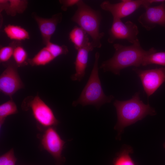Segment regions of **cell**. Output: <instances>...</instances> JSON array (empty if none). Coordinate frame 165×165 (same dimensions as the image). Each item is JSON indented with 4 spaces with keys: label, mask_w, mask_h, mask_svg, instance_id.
Segmentation results:
<instances>
[{
    "label": "cell",
    "mask_w": 165,
    "mask_h": 165,
    "mask_svg": "<svg viewBox=\"0 0 165 165\" xmlns=\"http://www.w3.org/2000/svg\"><path fill=\"white\" fill-rule=\"evenodd\" d=\"M115 50L112 57L104 61L100 66L104 72H110L119 75L121 71L130 66L138 67L141 65L144 57L156 52L154 47L145 50L141 47L139 40L132 45L126 46L119 43L113 45Z\"/></svg>",
    "instance_id": "cell-1"
},
{
    "label": "cell",
    "mask_w": 165,
    "mask_h": 165,
    "mask_svg": "<svg viewBox=\"0 0 165 165\" xmlns=\"http://www.w3.org/2000/svg\"><path fill=\"white\" fill-rule=\"evenodd\" d=\"M140 93L136 92L132 97L126 101L116 100L113 105L116 108L117 121L114 129L118 132V136L126 127L142 120L147 115L156 114L155 109L140 99Z\"/></svg>",
    "instance_id": "cell-2"
},
{
    "label": "cell",
    "mask_w": 165,
    "mask_h": 165,
    "mask_svg": "<svg viewBox=\"0 0 165 165\" xmlns=\"http://www.w3.org/2000/svg\"><path fill=\"white\" fill-rule=\"evenodd\" d=\"M100 53L96 52L95 61L89 79L79 98L72 104L74 106L79 104L84 106L88 105L99 108L106 103H110L114 98L112 95L107 96L104 94L98 75V62Z\"/></svg>",
    "instance_id": "cell-3"
},
{
    "label": "cell",
    "mask_w": 165,
    "mask_h": 165,
    "mask_svg": "<svg viewBox=\"0 0 165 165\" xmlns=\"http://www.w3.org/2000/svg\"><path fill=\"white\" fill-rule=\"evenodd\" d=\"M77 9L72 18V20L77 24L92 39L94 48L101 46V39L105 33L100 31L101 16L99 11L91 8L83 1L79 0L76 5Z\"/></svg>",
    "instance_id": "cell-4"
},
{
    "label": "cell",
    "mask_w": 165,
    "mask_h": 165,
    "mask_svg": "<svg viewBox=\"0 0 165 165\" xmlns=\"http://www.w3.org/2000/svg\"><path fill=\"white\" fill-rule=\"evenodd\" d=\"M26 100V105L31 108L34 117L38 123L47 128L58 124L59 122L52 109L38 95Z\"/></svg>",
    "instance_id": "cell-5"
},
{
    "label": "cell",
    "mask_w": 165,
    "mask_h": 165,
    "mask_svg": "<svg viewBox=\"0 0 165 165\" xmlns=\"http://www.w3.org/2000/svg\"><path fill=\"white\" fill-rule=\"evenodd\" d=\"M139 32L138 27L132 22L128 21L124 23L120 19L113 18L108 41L112 43L116 40L126 39L133 44L139 40Z\"/></svg>",
    "instance_id": "cell-6"
},
{
    "label": "cell",
    "mask_w": 165,
    "mask_h": 165,
    "mask_svg": "<svg viewBox=\"0 0 165 165\" xmlns=\"http://www.w3.org/2000/svg\"><path fill=\"white\" fill-rule=\"evenodd\" d=\"M132 70L140 78L148 97L165 82V67L145 70L134 68Z\"/></svg>",
    "instance_id": "cell-7"
},
{
    "label": "cell",
    "mask_w": 165,
    "mask_h": 165,
    "mask_svg": "<svg viewBox=\"0 0 165 165\" xmlns=\"http://www.w3.org/2000/svg\"><path fill=\"white\" fill-rule=\"evenodd\" d=\"M150 4L149 0H123L116 3L105 1L101 4L100 7L109 12L113 18L121 19L133 13L141 6L145 8Z\"/></svg>",
    "instance_id": "cell-8"
},
{
    "label": "cell",
    "mask_w": 165,
    "mask_h": 165,
    "mask_svg": "<svg viewBox=\"0 0 165 165\" xmlns=\"http://www.w3.org/2000/svg\"><path fill=\"white\" fill-rule=\"evenodd\" d=\"M41 143L43 148L52 156L58 165H61L64 161L62 153L65 142L54 127L47 128L42 137Z\"/></svg>",
    "instance_id": "cell-9"
},
{
    "label": "cell",
    "mask_w": 165,
    "mask_h": 165,
    "mask_svg": "<svg viewBox=\"0 0 165 165\" xmlns=\"http://www.w3.org/2000/svg\"><path fill=\"white\" fill-rule=\"evenodd\" d=\"M18 66L13 64L8 65L0 76V90L11 99L24 85L17 70Z\"/></svg>",
    "instance_id": "cell-10"
},
{
    "label": "cell",
    "mask_w": 165,
    "mask_h": 165,
    "mask_svg": "<svg viewBox=\"0 0 165 165\" xmlns=\"http://www.w3.org/2000/svg\"><path fill=\"white\" fill-rule=\"evenodd\" d=\"M145 11L139 17L138 21L147 31H150L157 25L165 27V4L149 6L145 8Z\"/></svg>",
    "instance_id": "cell-11"
},
{
    "label": "cell",
    "mask_w": 165,
    "mask_h": 165,
    "mask_svg": "<svg viewBox=\"0 0 165 165\" xmlns=\"http://www.w3.org/2000/svg\"><path fill=\"white\" fill-rule=\"evenodd\" d=\"M34 19L38 24L42 39L45 45L50 41L52 35L56 29L57 24L61 21L62 15L61 13H57L50 18H46L33 14Z\"/></svg>",
    "instance_id": "cell-12"
},
{
    "label": "cell",
    "mask_w": 165,
    "mask_h": 165,
    "mask_svg": "<svg viewBox=\"0 0 165 165\" xmlns=\"http://www.w3.org/2000/svg\"><path fill=\"white\" fill-rule=\"evenodd\" d=\"M94 48L91 42L86 46L80 48L77 53L74 62L75 73L71 76L73 81H80L85 74V71L87 66L89 53Z\"/></svg>",
    "instance_id": "cell-13"
},
{
    "label": "cell",
    "mask_w": 165,
    "mask_h": 165,
    "mask_svg": "<svg viewBox=\"0 0 165 165\" xmlns=\"http://www.w3.org/2000/svg\"><path fill=\"white\" fill-rule=\"evenodd\" d=\"M28 4V1L24 0H0V12L4 10L8 15L14 16L17 13H23Z\"/></svg>",
    "instance_id": "cell-14"
},
{
    "label": "cell",
    "mask_w": 165,
    "mask_h": 165,
    "mask_svg": "<svg viewBox=\"0 0 165 165\" xmlns=\"http://www.w3.org/2000/svg\"><path fill=\"white\" fill-rule=\"evenodd\" d=\"M88 34L80 27H74L70 32L69 38L75 49H79L87 46L90 43Z\"/></svg>",
    "instance_id": "cell-15"
},
{
    "label": "cell",
    "mask_w": 165,
    "mask_h": 165,
    "mask_svg": "<svg viewBox=\"0 0 165 165\" xmlns=\"http://www.w3.org/2000/svg\"><path fill=\"white\" fill-rule=\"evenodd\" d=\"M4 31L8 37L11 40L19 41L30 38L28 32L19 26L9 24L5 27Z\"/></svg>",
    "instance_id": "cell-16"
},
{
    "label": "cell",
    "mask_w": 165,
    "mask_h": 165,
    "mask_svg": "<svg viewBox=\"0 0 165 165\" xmlns=\"http://www.w3.org/2000/svg\"><path fill=\"white\" fill-rule=\"evenodd\" d=\"M54 59L45 47L41 50L33 57L29 58L28 63L32 66L46 65Z\"/></svg>",
    "instance_id": "cell-17"
},
{
    "label": "cell",
    "mask_w": 165,
    "mask_h": 165,
    "mask_svg": "<svg viewBox=\"0 0 165 165\" xmlns=\"http://www.w3.org/2000/svg\"><path fill=\"white\" fill-rule=\"evenodd\" d=\"M16 105L12 99L0 105V127H2L6 118L18 112Z\"/></svg>",
    "instance_id": "cell-18"
},
{
    "label": "cell",
    "mask_w": 165,
    "mask_h": 165,
    "mask_svg": "<svg viewBox=\"0 0 165 165\" xmlns=\"http://www.w3.org/2000/svg\"><path fill=\"white\" fill-rule=\"evenodd\" d=\"M133 152L131 147L123 149L117 155L113 162V165H135L130 154Z\"/></svg>",
    "instance_id": "cell-19"
},
{
    "label": "cell",
    "mask_w": 165,
    "mask_h": 165,
    "mask_svg": "<svg viewBox=\"0 0 165 165\" xmlns=\"http://www.w3.org/2000/svg\"><path fill=\"white\" fill-rule=\"evenodd\" d=\"M156 64L165 67V52H156L149 54L143 59L141 65Z\"/></svg>",
    "instance_id": "cell-20"
},
{
    "label": "cell",
    "mask_w": 165,
    "mask_h": 165,
    "mask_svg": "<svg viewBox=\"0 0 165 165\" xmlns=\"http://www.w3.org/2000/svg\"><path fill=\"white\" fill-rule=\"evenodd\" d=\"M13 57L18 67L23 66L28 64L27 52L21 45H17L15 47Z\"/></svg>",
    "instance_id": "cell-21"
},
{
    "label": "cell",
    "mask_w": 165,
    "mask_h": 165,
    "mask_svg": "<svg viewBox=\"0 0 165 165\" xmlns=\"http://www.w3.org/2000/svg\"><path fill=\"white\" fill-rule=\"evenodd\" d=\"M45 47L54 59L61 55L67 54L68 52V50L66 46L59 45L51 41L46 44Z\"/></svg>",
    "instance_id": "cell-22"
},
{
    "label": "cell",
    "mask_w": 165,
    "mask_h": 165,
    "mask_svg": "<svg viewBox=\"0 0 165 165\" xmlns=\"http://www.w3.org/2000/svg\"><path fill=\"white\" fill-rule=\"evenodd\" d=\"M13 43L9 45L3 46L0 49V61L5 63L8 61L13 56L14 48L17 45Z\"/></svg>",
    "instance_id": "cell-23"
},
{
    "label": "cell",
    "mask_w": 165,
    "mask_h": 165,
    "mask_svg": "<svg viewBox=\"0 0 165 165\" xmlns=\"http://www.w3.org/2000/svg\"><path fill=\"white\" fill-rule=\"evenodd\" d=\"M16 158L13 148L2 155L0 157V165H15Z\"/></svg>",
    "instance_id": "cell-24"
},
{
    "label": "cell",
    "mask_w": 165,
    "mask_h": 165,
    "mask_svg": "<svg viewBox=\"0 0 165 165\" xmlns=\"http://www.w3.org/2000/svg\"><path fill=\"white\" fill-rule=\"evenodd\" d=\"M79 0H59L60 3L62 5L61 9L64 11H66L67 9L75 5H76Z\"/></svg>",
    "instance_id": "cell-25"
},
{
    "label": "cell",
    "mask_w": 165,
    "mask_h": 165,
    "mask_svg": "<svg viewBox=\"0 0 165 165\" xmlns=\"http://www.w3.org/2000/svg\"><path fill=\"white\" fill-rule=\"evenodd\" d=\"M163 146L164 148H165V142L164 143Z\"/></svg>",
    "instance_id": "cell-26"
}]
</instances>
